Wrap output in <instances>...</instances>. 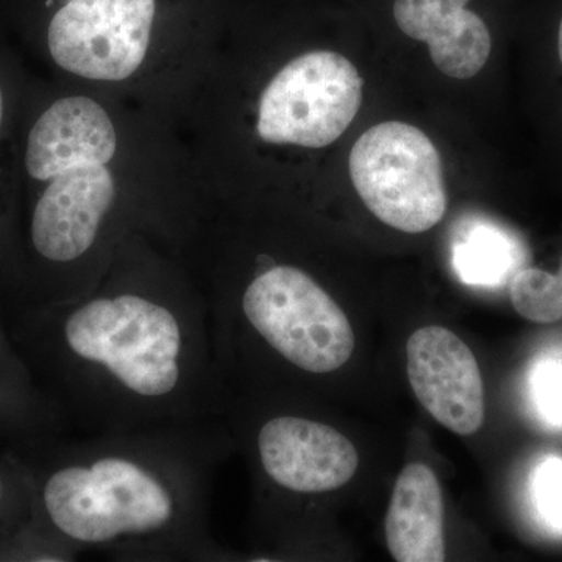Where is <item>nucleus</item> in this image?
<instances>
[{"label": "nucleus", "instance_id": "nucleus-14", "mask_svg": "<svg viewBox=\"0 0 562 562\" xmlns=\"http://www.w3.org/2000/svg\"><path fill=\"white\" fill-rule=\"evenodd\" d=\"M513 262L512 241L491 225H473L453 247L454 271L469 284L498 283Z\"/></svg>", "mask_w": 562, "mask_h": 562}, {"label": "nucleus", "instance_id": "nucleus-3", "mask_svg": "<svg viewBox=\"0 0 562 562\" xmlns=\"http://www.w3.org/2000/svg\"><path fill=\"white\" fill-rule=\"evenodd\" d=\"M202 294L224 382L254 347L269 351L291 371L312 376L338 371L353 353L349 317L297 266L262 265L239 290L210 284Z\"/></svg>", "mask_w": 562, "mask_h": 562}, {"label": "nucleus", "instance_id": "nucleus-6", "mask_svg": "<svg viewBox=\"0 0 562 562\" xmlns=\"http://www.w3.org/2000/svg\"><path fill=\"white\" fill-rule=\"evenodd\" d=\"M155 10V0H68L47 29L52 60L83 79H127L146 58Z\"/></svg>", "mask_w": 562, "mask_h": 562}, {"label": "nucleus", "instance_id": "nucleus-15", "mask_svg": "<svg viewBox=\"0 0 562 562\" xmlns=\"http://www.w3.org/2000/svg\"><path fill=\"white\" fill-rule=\"evenodd\" d=\"M512 302L524 319L536 324L562 321V262L558 273L535 268L514 273Z\"/></svg>", "mask_w": 562, "mask_h": 562}, {"label": "nucleus", "instance_id": "nucleus-13", "mask_svg": "<svg viewBox=\"0 0 562 562\" xmlns=\"http://www.w3.org/2000/svg\"><path fill=\"white\" fill-rule=\"evenodd\" d=\"M0 561H74L36 528L31 473L18 450L0 442Z\"/></svg>", "mask_w": 562, "mask_h": 562}, {"label": "nucleus", "instance_id": "nucleus-4", "mask_svg": "<svg viewBox=\"0 0 562 562\" xmlns=\"http://www.w3.org/2000/svg\"><path fill=\"white\" fill-rule=\"evenodd\" d=\"M355 190L376 220L424 233L447 211L441 155L420 128L390 121L362 133L350 151Z\"/></svg>", "mask_w": 562, "mask_h": 562}, {"label": "nucleus", "instance_id": "nucleus-17", "mask_svg": "<svg viewBox=\"0 0 562 562\" xmlns=\"http://www.w3.org/2000/svg\"><path fill=\"white\" fill-rule=\"evenodd\" d=\"M3 121H5V94H3L2 83H0V132L3 128Z\"/></svg>", "mask_w": 562, "mask_h": 562}, {"label": "nucleus", "instance_id": "nucleus-2", "mask_svg": "<svg viewBox=\"0 0 562 562\" xmlns=\"http://www.w3.org/2000/svg\"><path fill=\"white\" fill-rule=\"evenodd\" d=\"M225 419L70 436L20 452L36 528L74 558L213 562V475L231 449Z\"/></svg>", "mask_w": 562, "mask_h": 562}, {"label": "nucleus", "instance_id": "nucleus-8", "mask_svg": "<svg viewBox=\"0 0 562 562\" xmlns=\"http://www.w3.org/2000/svg\"><path fill=\"white\" fill-rule=\"evenodd\" d=\"M406 361L414 394L432 419L460 436L482 428L484 384L468 344L438 325L419 328L406 344Z\"/></svg>", "mask_w": 562, "mask_h": 562}, {"label": "nucleus", "instance_id": "nucleus-16", "mask_svg": "<svg viewBox=\"0 0 562 562\" xmlns=\"http://www.w3.org/2000/svg\"><path fill=\"white\" fill-rule=\"evenodd\" d=\"M535 501L539 514L550 527L562 531V460L549 458L535 476Z\"/></svg>", "mask_w": 562, "mask_h": 562}, {"label": "nucleus", "instance_id": "nucleus-10", "mask_svg": "<svg viewBox=\"0 0 562 562\" xmlns=\"http://www.w3.org/2000/svg\"><path fill=\"white\" fill-rule=\"evenodd\" d=\"M471 0H395V24L409 38L424 41L436 68L452 79H472L490 60L486 22L468 10Z\"/></svg>", "mask_w": 562, "mask_h": 562}, {"label": "nucleus", "instance_id": "nucleus-9", "mask_svg": "<svg viewBox=\"0 0 562 562\" xmlns=\"http://www.w3.org/2000/svg\"><path fill=\"white\" fill-rule=\"evenodd\" d=\"M116 147V131L101 103L83 95L60 99L33 122L25 143V172L43 183L76 166H106Z\"/></svg>", "mask_w": 562, "mask_h": 562}, {"label": "nucleus", "instance_id": "nucleus-7", "mask_svg": "<svg viewBox=\"0 0 562 562\" xmlns=\"http://www.w3.org/2000/svg\"><path fill=\"white\" fill-rule=\"evenodd\" d=\"M250 446L262 479L297 497L341 490L360 464L357 449L341 431L302 414L262 417Z\"/></svg>", "mask_w": 562, "mask_h": 562}, {"label": "nucleus", "instance_id": "nucleus-5", "mask_svg": "<svg viewBox=\"0 0 562 562\" xmlns=\"http://www.w3.org/2000/svg\"><path fill=\"white\" fill-rule=\"evenodd\" d=\"M361 99L353 63L338 52H308L288 63L262 91L257 132L266 143L322 149L341 138Z\"/></svg>", "mask_w": 562, "mask_h": 562}, {"label": "nucleus", "instance_id": "nucleus-18", "mask_svg": "<svg viewBox=\"0 0 562 562\" xmlns=\"http://www.w3.org/2000/svg\"><path fill=\"white\" fill-rule=\"evenodd\" d=\"M558 55H560V60L562 65V18L560 22V29H558Z\"/></svg>", "mask_w": 562, "mask_h": 562}, {"label": "nucleus", "instance_id": "nucleus-1", "mask_svg": "<svg viewBox=\"0 0 562 562\" xmlns=\"http://www.w3.org/2000/svg\"><path fill=\"white\" fill-rule=\"evenodd\" d=\"M68 301L16 303L11 335L70 431L225 419L232 392L202 291L150 262Z\"/></svg>", "mask_w": 562, "mask_h": 562}, {"label": "nucleus", "instance_id": "nucleus-11", "mask_svg": "<svg viewBox=\"0 0 562 562\" xmlns=\"http://www.w3.org/2000/svg\"><path fill=\"white\" fill-rule=\"evenodd\" d=\"M69 432L68 422L41 386L0 312V442L24 452Z\"/></svg>", "mask_w": 562, "mask_h": 562}, {"label": "nucleus", "instance_id": "nucleus-12", "mask_svg": "<svg viewBox=\"0 0 562 562\" xmlns=\"http://www.w3.org/2000/svg\"><path fill=\"white\" fill-rule=\"evenodd\" d=\"M384 528L395 561H446L442 492L428 465L413 462L403 469L392 491Z\"/></svg>", "mask_w": 562, "mask_h": 562}]
</instances>
